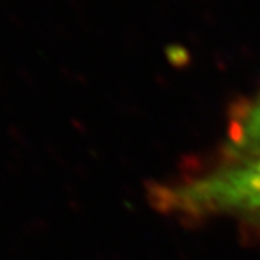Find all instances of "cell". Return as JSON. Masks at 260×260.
Here are the masks:
<instances>
[{"label": "cell", "instance_id": "cell-1", "mask_svg": "<svg viewBox=\"0 0 260 260\" xmlns=\"http://www.w3.org/2000/svg\"><path fill=\"white\" fill-rule=\"evenodd\" d=\"M145 197L157 214L182 223L226 215L260 226V154L201 175L148 182Z\"/></svg>", "mask_w": 260, "mask_h": 260}, {"label": "cell", "instance_id": "cell-2", "mask_svg": "<svg viewBox=\"0 0 260 260\" xmlns=\"http://www.w3.org/2000/svg\"><path fill=\"white\" fill-rule=\"evenodd\" d=\"M260 154V93L242 108L235 109L229 120L223 160L231 164Z\"/></svg>", "mask_w": 260, "mask_h": 260}]
</instances>
